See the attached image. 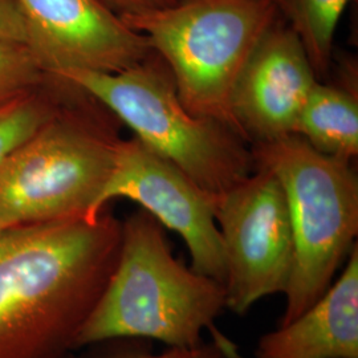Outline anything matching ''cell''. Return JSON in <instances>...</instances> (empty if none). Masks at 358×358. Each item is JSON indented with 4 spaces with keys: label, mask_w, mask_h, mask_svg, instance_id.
<instances>
[{
    "label": "cell",
    "mask_w": 358,
    "mask_h": 358,
    "mask_svg": "<svg viewBox=\"0 0 358 358\" xmlns=\"http://www.w3.org/2000/svg\"><path fill=\"white\" fill-rule=\"evenodd\" d=\"M122 222L106 211L0 234V358H66L117 263Z\"/></svg>",
    "instance_id": "1"
},
{
    "label": "cell",
    "mask_w": 358,
    "mask_h": 358,
    "mask_svg": "<svg viewBox=\"0 0 358 358\" xmlns=\"http://www.w3.org/2000/svg\"><path fill=\"white\" fill-rule=\"evenodd\" d=\"M226 309L222 282L178 260L166 229L138 210L122 222L113 273L77 338V349L113 338H143L166 346L203 341Z\"/></svg>",
    "instance_id": "2"
},
{
    "label": "cell",
    "mask_w": 358,
    "mask_h": 358,
    "mask_svg": "<svg viewBox=\"0 0 358 358\" xmlns=\"http://www.w3.org/2000/svg\"><path fill=\"white\" fill-rule=\"evenodd\" d=\"M279 17L272 0H179L122 20L166 65L187 110L239 136L231 109L234 90Z\"/></svg>",
    "instance_id": "3"
},
{
    "label": "cell",
    "mask_w": 358,
    "mask_h": 358,
    "mask_svg": "<svg viewBox=\"0 0 358 358\" xmlns=\"http://www.w3.org/2000/svg\"><path fill=\"white\" fill-rule=\"evenodd\" d=\"M251 153L255 166L280 182L291 217L294 267L282 325L325 294L357 244L358 178L350 162L319 153L296 134L254 143Z\"/></svg>",
    "instance_id": "4"
},
{
    "label": "cell",
    "mask_w": 358,
    "mask_h": 358,
    "mask_svg": "<svg viewBox=\"0 0 358 358\" xmlns=\"http://www.w3.org/2000/svg\"><path fill=\"white\" fill-rule=\"evenodd\" d=\"M153 55L121 72L72 71L56 80L103 105L134 131L138 141L207 192L229 190L255 169L247 142L217 121L187 110L166 65L158 56L152 60Z\"/></svg>",
    "instance_id": "5"
},
{
    "label": "cell",
    "mask_w": 358,
    "mask_h": 358,
    "mask_svg": "<svg viewBox=\"0 0 358 358\" xmlns=\"http://www.w3.org/2000/svg\"><path fill=\"white\" fill-rule=\"evenodd\" d=\"M87 108L59 112L0 165V222L7 226L90 219L120 138Z\"/></svg>",
    "instance_id": "6"
},
{
    "label": "cell",
    "mask_w": 358,
    "mask_h": 358,
    "mask_svg": "<svg viewBox=\"0 0 358 358\" xmlns=\"http://www.w3.org/2000/svg\"><path fill=\"white\" fill-rule=\"evenodd\" d=\"M215 220L226 260V309L243 316L262 299L284 294L294 267V235L278 178L255 166L217 194Z\"/></svg>",
    "instance_id": "7"
},
{
    "label": "cell",
    "mask_w": 358,
    "mask_h": 358,
    "mask_svg": "<svg viewBox=\"0 0 358 358\" xmlns=\"http://www.w3.org/2000/svg\"><path fill=\"white\" fill-rule=\"evenodd\" d=\"M118 198L138 203L159 224L178 234L192 257L190 267L224 285L226 260L215 220L217 194L207 192L133 137L117 143L110 176L90 219H96Z\"/></svg>",
    "instance_id": "8"
},
{
    "label": "cell",
    "mask_w": 358,
    "mask_h": 358,
    "mask_svg": "<svg viewBox=\"0 0 358 358\" xmlns=\"http://www.w3.org/2000/svg\"><path fill=\"white\" fill-rule=\"evenodd\" d=\"M27 45L43 72L57 78L72 71L115 73L140 64L152 51L100 0H17Z\"/></svg>",
    "instance_id": "9"
},
{
    "label": "cell",
    "mask_w": 358,
    "mask_h": 358,
    "mask_svg": "<svg viewBox=\"0 0 358 358\" xmlns=\"http://www.w3.org/2000/svg\"><path fill=\"white\" fill-rule=\"evenodd\" d=\"M317 81L300 38L279 17L257 44L234 90L231 109L239 136L254 145L294 134Z\"/></svg>",
    "instance_id": "10"
},
{
    "label": "cell",
    "mask_w": 358,
    "mask_h": 358,
    "mask_svg": "<svg viewBox=\"0 0 358 358\" xmlns=\"http://www.w3.org/2000/svg\"><path fill=\"white\" fill-rule=\"evenodd\" d=\"M254 358H358V245L310 307L263 334Z\"/></svg>",
    "instance_id": "11"
},
{
    "label": "cell",
    "mask_w": 358,
    "mask_h": 358,
    "mask_svg": "<svg viewBox=\"0 0 358 358\" xmlns=\"http://www.w3.org/2000/svg\"><path fill=\"white\" fill-rule=\"evenodd\" d=\"M294 134L319 153L352 164L358 155L357 93L317 81L303 105Z\"/></svg>",
    "instance_id": "12"
},
{
    "label": "cell",
    "mask_w": 358,
    "mask_h": 358,
    "mask_svg": "<svg viewBox=\"0 0 358 358\" xmlns=\"http://www.w3.org/2000/svg\"><path fill=\"white\" fill-rule=\"evenodd\" d=\"M279 16L300 38L317 78L327 76L336 29L350 0H272Z\"/></svg>",
    "instance_id": "13"
},
{
    "label": "cell",
    "mask_w": 358,
    "mask_h": 358,
    "mask_svg": "<svg viewBox=\"0 0 358 358\" xmlns=\"http://www.w3.org/2000/svg\"><path fill=\"white\" fill-rule=\"evenodd\" d=\"M45 87L0 108V165L63 106L55 92Z\"/></svg>",
    "instance_id": "14"
},
{
    "label": "cell",
    "mask_w": 358,
    "mask_h": 358,
    "mask_svg": "<svg viewBox=\"0 0 358 358\" xmlns=\"http://www.w3.org/2000/svg\"><path fill=\"white\" fill-rule=\"evenodd\" d=\"M85 352L66 358H241L236 348L219 332L213 341L190 346H166L155 352L153 341L143 338H113L85 346Z\"/></svg>",
    "instance_id": "15"
},
{
    "label": "cell",
    "mask_w": 358,
    "mask_h": 358,
    "mask_svg": "<svg viewBox=\"0 0 358 358\" xmlns=\"http://www.w3.org/2000/svg\"><path fill=\"white\" fill-rule=\"evenodd\" d=\"M50 81L27 44L0 38V108Z\"/></svg>",
    "instance_id": "16"
},
{
    "label": "cell",
    "mask_w": 358,
    "mask_h": 358,
    "mask_svg": "<svg viewBox=\"0 0 358 358\" xmlns=\"http://www.w3.org/2000/svg\"><path fill=\"white\" fill-rule=\"evenodd\" d=\"M0 38L27 44L26 20L17 0H0Z\"/></svg>",
    "instance_id": "17"
},
{
    "label": "cell",
    "mask_w": 358,
    "mask_h": 358,
    "mask_svg": "<svg viewBox=\"0 0 358 358\" xmlns=\"http://www.w3.org/2000/svg\"><path fill=\"white\" fill-rule=\"evenodd\" d=\"M105 7L118 15L121 19L159 10L171 6L179 0H100Z\"/></svg>",
    "instance_id": "18"
},
{
    "label": "cell",
    "mask_w": 358,
    "mask_h": 358,
    "mask_svg": "<svg viewBox=\"0 0 358 358\" xmlns=\"http://www.w3.org/2000/svg\"><path fill=\"white\" fill-rule=\"evenodd\" d=\"M6 229H8V227H7V226H4V224L0 222V234H1L3 231L6 230Z\"/></svg>",
    "instance_id": "19"
}]
</instances>
